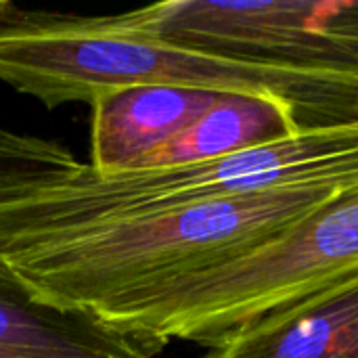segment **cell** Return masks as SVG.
I'll use <instances>...</instances> for the list:
<instances>
[{
  "mask_svg": "<svg viewBox=\"0 0 358 358\" xmlns=\"http://www.w3.org/2000/svg\"><path fill=\"white\" fill-rule=\"evenodd\" d=\"M352 189H283L229 197L86 233L0 250L46 298L88 313L237 258Z\"/></svg>",
  "mask_w": 358,
  "mask_h": 358,
  "instance_id": "cell-1",
  "label": "cell"
},
{
  "mask_svg": "<svg viewBox=\"0 0 358 358\" xmlns=\"http://www.w3.org/2000/svg\"><path fill=\"white\" fill-rule=\"evenodd\" d=\"M358 189V124L300 130L210 162L69 176L0 203V250L216 199L283 189Z\"/></svg>",
  "mask_w": 358,
  "mask_h": 358,
  "instance_id": "cell-2",
  "label": "cell"
},
{
  "mask_svg": "<svg viewBox=\"0 0 358 358\" xmlns=\"http://www.w3.org/2000/svg\"><path fill=\"white\" fill-rule=\"evenodd\" d=\"M355 271L358 189L237 258L132 294L94 317L157 352L172 340L210 348L227 334Z\"/></svg>",
  "mask_w": 358,
  "mask_h": 358,
  "instance_id": "cell-3",
  "label": "cell"
},
{
  "mask_svg": "<svg viewBox=\"0 0 358 358\" xmlns=\"http://www.w3.org/2000/svg\"><path fill=\"white\" fill-rule=\"evenodd\" d=\"M120 19L136 31L208 55L358 76V0H172Z\"/></svg>",
  "mask_w": 358,
  "mask_h": 358,
  "instance_id": "cell-4",
  "label": "cell"
},
{
  "mask_svg": "<svg viewBox=\"0 0 358 358\" xmlns=\"http://www.w3.org/2000/svg\"><path fill=\"white\" fill-rule=\"evenodd\" d=\"M88 310L55 302L0 260V358H159Z\"/></svg>",
  "mask_w": 358,
  "mask_h": 358,
  "instance_id": "cell-5",
  "label": "cell"
},
{
  "mask_svg": "<svg viewBox=\"0 0 358 358\" xmlns=\"http://www.w3.org/2000/svg\"><path fill=\"white\" fill-rule=\"evenodd\" d=\"M201 358H358V271L227 334Z\"/></svg>",
  "mask_w": 358,
  "mask_h": 358,
  "instance_id": "cell-6",
  "label": "cell"
},
{
  "mask_svg": "<svg viewBox=\"0 0 358 358\" xmlns=\"http://www.w3.org/2000/svg\"><path fill=\"white\" fill-rule=\"evenodd\" d=\"M220 92L182 86H132L90 103V168L103 176L136 170L157 147L193 124Z\"/></svg>",
  "mask_w": 358,
  "mask_h": 358,
  "instance_id": "cell-7",
  "label": "cell"
},
{
  "mask_svg": "<svg viewBox=\"0 0 358 358\" xmlns=\"http://www.w3.org/2000/svg\"><path fill=\"white\" fill-rule=\"evenodd\" d=\"M300 132L289 103L273 94H218L187 128L149 153L136 170L218 159Z\"/></svg>",
  "mask_w": 358,
  "mask_h": 358,
  "instance_id": "cell-8",
  "label": "cell"
}]
</instances>
